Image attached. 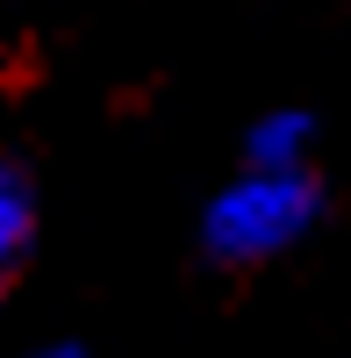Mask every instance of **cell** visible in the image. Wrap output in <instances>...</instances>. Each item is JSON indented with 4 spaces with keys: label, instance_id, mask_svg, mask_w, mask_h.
Segmentation results:
<instances>
[{
    "label": "cell",
    "instance_id": "obj_3",
    "mask_svg": "<svg viewBox=\"0 0 351 358\" xmlns=\"http://www.w3.org/2000/svg\"><path fill=\"white\" fill-rule=\"evenodd\" d=\"M308 143H315V122L301 108H273L251 122V143H244V165H308Z\"/></svg>",
    "mask_w": 351,
    "mask_h": 358
},
{
    "label": "cell",
    "instance_id": "obj_2",
    "mask_svg": "<svg viewBox=\"0 0 351 358\" xmlns=\"http://www.w3.org/2000/svg\"><path fill=\"white\" fill-rule=\"evenodd\" d=\"M29 251H36V187L15 158H0V294L22 280Z\"/></svg>",
    "mask_w": 351,
    "mask_h": 358
},
{
    "label": "cell",
    "instance_id": "obj_4",
    "mask_svg": "<svg viewBox=\"0 0 351 358\" xmlns=\"http://www.w3.org/2000/svg\"><path fill=\"white\" fill-rule=\"evenodd\" d=\"M22 358H86V344H72V337H50V344H29Z\"/></svg>",
    "mask_w": 351,
    "mask_h": 358
},
{
    "label": "cell",
    "instance_id": "obj_1",
    "mask_svg": "<svg viewBox=\"0 0 351 358\" xmlns=\"http://www.w3.org/2000/svg\"><path fill=\"white\" fill-rule=\"evenodd\" d=\"M323 222V179L308 165H244L201 215V251L215 265H273Z\"/></svg>",
    "mask_w": 351,
    "mask_h": 358
}]
</instances>
